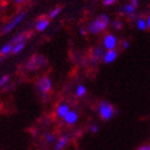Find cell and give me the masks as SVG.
Segmentation results:
<instances>
[{"label": "cell", "mask_w": 150, "mask_h": 150, "mask_svg": "<svg viewBox=\"0 0 150 150\" xmlns=\"http://www.w3.org/2000/svg\"><path fill=\"white\" fill-rule=\"evenodd\" d=\"M91 133H98L99 132V125H90V128H89Z\"/></svg>", "instance_id": "cb8c5ba5"}, {"label": "cell", "mask_w": 150, "mask_h": 150, "mask_svg": "<svg viewBox=\"0 0 150 150\" xmlns=\"http://www.w3.org/2000/svg\"><path fill=\"white\" fill-rule=\"evenodd\" d=\"M26 16V13L25 12H22L19 13L18 15H16L14 18L12 19V21H10L8 24H6V26H4V28L2 29V33L3 35H6V33H9V32H11L12 30H14L15 29V27H17V26L22 23V21L24 18H25Z\"/></svg>", "instance_id": "5b68a950"}, {"label": "cell", "mask_w": 150, "mask_h": 150, "mask_svg": "<svg viewBox=\"0 0 150 150\" xmlns=\"http://www.w3.org/2000/svg\"><path fill=\"white\" fill-rule=\"evenodd\" d=\"M15 3H17V4H21V3H23V2H25L26 0H13Z\"/></svg>", "instance_id": "83f0119b"}, {"label": "cell", "mask_w": 150, "mask_h": 150, "mask_svg": "<svg viewBox=\"0 0 150 150\" xmlns=\"http://www.w3.org/2000/svg\"><path fill=\"white\" fill-rule=\"evenodd\" d=\"M45 64H46V59L44 57L33 56L28 60V62L26 63V69L30 70V71H35V70L44 67Z\"/></svg>", "instance_id": "3957f363"}, {"label": "cell", "mask_w": 150, "mask_h": 150, "mask_svg": "<svg viewBox=\"0 0 150 150\" xmlns=\"http://www.w3.org/2000/svg\"><path fill=\"white\" fill-rule=\"evenodd\" d=\"M10 81V77L8 75H3L0 77V88H3L4 86H6V84L9 83Z\"/></svg>", "instance_id": "7402d4cb"}, {"label": "cell", "mask_w": 150, "mask_h": 150, "mask_svg": "<svg viewBox=\"0 0 150 150\" xmlns=\"http://www.w3.org/2000/svg\"><path fill=\"white\" fill-rule=\"evenodd\" d=\"M118 45V39L114 33H106L103 38V43L102 46L106 50H116V47Z\"/></svg>", "instance_id": "8992f818"}, {"label": "cell", "mask_w": 150, "mask_h": 150, "mask_svg": "<svg viewBox=\"0 0 150 150\" xmlns=\"http://www.w3.org/2000/svg\"><path fill=\"white\" fill-rule=\"evenodd\" d=\"M70 141V136L68 134H63L62 136H60L58 139H56L55 142V150H63L67 147V145L69 144Z\"/></svg>", "instance_id": "9c48e42d"}, {"label": "cell", "mask_w": 150, "mask_h": 150, "mask_svg": "<svg viewBox=\"0 0 150 150\" xmlns=\"http://www.w3.org/2000/svg\"><path fill=\"white\" fill-rule=\"evenodd\" d=\"M146 19H147V26H148V29H150V15L148 16V17H147V18H146Z\"/></svg>", "instance_id": "f1b7e54d"}, {"label": "cell", "mask_w": 150, "mask_h": 150, "mask_svg": "<svg viewBox=\"0 0 150 150\" xmlns=\"http://www.w3.org/2000/svg\"><path fill=\"white\" fill-rule=\"evenodd\" d=\"M104 47L99 45V46H96L91 52V60L92 62H98L99 60L103 59V55H104Z\"/></svg>", "instance_id": "ba28073f"}, {"label": "cell", "mask_w": 150, "mask_h": 150, "mask_svg": "<svg viewBox=\"0 0 150 150\" xmlns=\"http://www.w3.org/2000/svg\"><path fill=\"white\" fill-rule=\"evenodd\" d=\"M63 120H64V122H66L67 125H75V123L77 122V120H78V114L75 112V110H71L66 115V117L63 118Z\"/></svg>", "instance_id": "8fae6325"}, {"label": "cell", "mask_w": 150, "mask_h": 150, "mask_svg": "<svg viewBox=\"0 0 150 150\" xmlns=\"http://www.w3.org/2000/svg\"><path fill=\"white\" fill-rule=\"evenodd\" d=\"M27 39H28V35L27 33H18V35H16L15 37L13 38L11 43L15 44V43H19V42H26Z\"/></svg>", "instance_id": "2e32d148"}, {"label": "cell", "mask_w": 150, "mask_h": 150, "mask_svg": "<svg viewBox=\"0 0 150 150\" xmlns=\"http://www.w3.org/2000/svg\"><path fill=\"white\" fill-rule=\"evenodd\" d=\"M44 138H45V142L48 143V144H55V142H56V137H55V135L50 133V132H46L45 135H44Z\"/></svg>", "instance_id": "44dd1931"}, {"label": "cell", "mask_w": 150, "mask_h": 150, "mask_svg": "<svg viewBox=\"0 0 150 150\" xmlns=\"http://www.w3.org/2000/svg\"><path fill=\"white\" fill-rule=\"evenodd\" d=\"M25 45H26L25 42H19V43L13 44L12 54H14V55H17V54H19L23 50H24V48H25Z\"/></svg>", "instance_id": "e0dca14e"}, {"label": "cell", "mask_w": 150, "mask_h": 150, "mask_svg": "<svg viewBox=\"0 0 150 150\" xmlns=\"http://www.w3.org/2000/svg\"><path fill=\"white\" fill-rule=\"evenodd\" d=\"M98 112L100 115L101 119L103 120H110V119L115 116V108L112 104L107 101H102L100 104H99V107H98Z\"/></svg>", "instance_id": "7a4b0ae2"}, {"label": "cell", "mask_w": 150, "mask_h": 150, "mask_svg": "<svg viewBox=\"0 0 150 150\" xmlns=\"http://www.w3.org/2000/svg\"><path fill=\"white\" fill-rule=\"evenodd\" d=\"M137 150H150V145L149 144H145L142 145L137 148Z\"/></svg>", "instance_id": "484cf974"}, {"label": "cell", "mask_w": 150, "mask_h": 150, "mask_svg": "<svg viewBox=\"0 0 150 150\" xmlns=\"http://www.w3.org/2000/svg\"><path fill=\"white\" fill-rule=\"evenodd\" d=\"M61 8L60 6H57V8H55V9H53L52 11L50 12V14H48V18L50 19H54L56 18L57 16L59 15L60 13H61Z\"/></svg>", "instance_id": "ffe728a7"}, {"label": "cell", "mask_w": 150, "mask_h": 150, "mask_svg": "<svg viewBox=\"0 0 150 150\" xmlns=\"http://www.w3.org/2000/svg\"><path fill=\"white\" fill-rule=\"evenodd\" d=\"M13 50V44L10 42V43L4 44L1 48H0V56H6L9 54H12Z\"/></svg>", "instance_id": "9a60e30c"}, {"label": "cell", "mask_w": 150, "mask_h": 150, "mask_svg": "<svg viewBox=\"0 0 150 150\" xmlns=\"http://www.w3.org/2000/svg\"><path fill=\"white\" fill-rule=\"evenodd\" d=\"M117 2V0H103V4L105 6H112Z\"/></svg>", "instance_id": "603a6c76"}, {"label": "cell", "mask_w": 150, "mask_h": 150, "mask_svg": "<svg viewBox=\"0 0 150 150\" xmlns=\"http://www.w3.org/2000/svg\"><path fill=\"white\" fill-rule=\"evenodd\" d=\"M136 28H137L138 30H141V31L147 30L148 29L147 19L144 18V17H138V18L136 19Z\"/></svg>", "instance_id": "5bb4252c"}, {"label": "cell", "mask_w": 150, "mask_h": 150, "mask_svg": "<svg viewBox=\"0 0 150 150\" xmlns=\"http://www.w3.org/2000/svg\"><path fill=\"white\" fill-rule=\"evenodd\" d=\"M110 26H112V28L114 30H120L123 27V24H122L120 19H114L112 22H110Z\"/></svg>", "instance_id": "d6986e66"}, {"label": "cell", "mask_w": 150, "mask_h": 150, "mask_svg": "<svg viewBox=\"0 0 150 150\" xmlns=\"http://www.w3.org/2000/svg\"><path fill=\"white\" fill-rule=\"evenodd\" d=\"M110 25V16L107 14H100L97 16L88 26V32L91 35H99L101 32L105 31L108 26Z\"/></svg>", "instance_id": "6da1fadb"}, {"label": "cell", "mask_w": 150, "mask_h": 150, "mask_svg": "<svg viewBox=\"0 0 150 150\" xmlns=\"http://www.w3.org/2000/svg\"><path fill=\"white\" fill-rule=\"evenodd\" d=\"M130 2H131L132 4H133V6H136V8H137V6H138V2H139V0H131V1H130Z\"/></svg>", "instance_id": "4316f807"}, {"label": "cell", "mask_w": 150, "mask_h": 150, "mask_svg": "<svg viewBox=\"0 0 150 150\" xmlns=\"http://www.w3.org/2000/svg\"><path fill=\"white\" fill-rule=\"evenodd\" d=\"M135 11H136V6H134L131 2L125 3V6H122V9L120 10V12L125 15L130 16L132 19L135 18Z\"/></svg>", "instance_id": "30bf717a"}, {"label": "cell", "mask_w": 150, "mask_h": 150, "mask_svg": "<svg viewBox=\"0 0 150 150\" xmlns=\"http://www.w3.org/2000/svg\"><path fill=\"white\" fill-rule=\"evenodd\" d=\"M81 35H86V30H85V29H83V28H81Z\"/></svg>", "instance_id": "f546056e"}, {"label": "cell", "mask_w": 150, "mask_h": 150, "mask_svg": "<svg viewBox=\"0 0 150 150\" xmlns=\"http://www.w3.org/2000/svg\"><path fill=\"white\" fill-rule=\"evenodd\" d=\"M52 87H53V83H52V79H50L48 76H43L41 77L37 83V89L38 91L42 94H47L52 90Z\"/></svg>", "instance_id": "277c9868"}, {"label": "cell", "mask_w": 150, "mask_h": 150, "mask_svg": "<svg viewBox=\"0 0 150 150\" xmlns=\"http://www.w3.org/2000/svg\"><path fill=\"white\" fill-rule=\"evenodd\" d=\"M70 106L69 104L67 103H60L58 106H57V110H56V115L59 117V118L63 119L64 117H66V115L68 114V112H70Z\"/></svg>", "instance_id": "7c38bea8"}, {"label": "cell", "mask_w": 150, "mask_h": 150, "mask_svg": "<svg viewBox=\"0 0 150 150\" xmlns=\"http://www.w3.org/2000/svg\"><path fill=\"white\" fill-rule=\"evenodd\" d=\"M117 58H118V52L116 50H105L102 60H103L104 63L110 64V63L115 62Z\"/></svg>", "instance_id": "52a82bcc"}, {"label": "cell", "mask_w": 150, "mask_h": 150, "mask_svg": "<svg viewBox=\"0 0 150 150\" xmlns=\"http://www.w3.org/2000/svg\"><path fill=\"white\" fill-rule=\"evenodd\" d=\"M86 92H87V88L85 87L84 85H78L77 87H76V90H75V94L78 98L84 97L85 94H86Z\"/></svg>", "instance_id": "ac0fdd59"}, {"label": "cell", "mask_w": 150, "mask_h": 150, "mask_svg": "<svg viewBox=\"0 0 150 150\" xmlns=\"http://www.w3.org/2000/svg\"><path fill=\"white\" fill-rule=\"evenodd\" d=\"M121 47L123 48V50H128L129 47H130V42H129L128 40L123 41V42L121 43Z\"/></svg>", "instance_id": "d4e9b609"}, {"label": "cell", "mask_w": 150, "mask_h": 150, "mask_svg": "<svg viewBox=\"0 0 150 150\" xmlns=\"http://www.w3.org/2000/svg\"><path fill=\"white\" fill-rule=\"evenodd\" d=\"M50 24V18H40L35 23V29H37V31L42 32L48 28Z\"/></svg>", "instance_id": "4fadbf2b"}]
</instances>
